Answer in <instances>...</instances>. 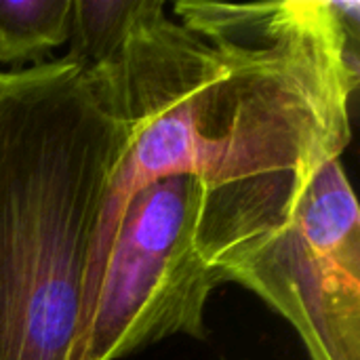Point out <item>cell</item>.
Segmentation results:
<instances>
[{"mask_svg": "<svg viewBox=\"0 0 360 360\" xmlns=\"http://www.w3.org/2000/svg\"><path fill=\"white\" fill-rule=\"evenodd\" d=\"M72 0H0V63H40L70 38Z\"/></svg>", "mask_w": 360, "mask_h": 360, "instance_id": "cell-6", "label": "cell"}, {"mask_svg": "<svg viewBox=\"0 0 360 360\" xmlns=\"http://www.w3.org/2000/svg\"><path fill=\"white\" fill-rule=\"evenodd\" d=\"M101 65L82 72L129 133L103 202L80 331L127 202L190 175L202 188L194 243L215 270L285 219L310 177L352 137L359 2H175ZM78 352V342H76Z\"/></svg>", "mask_w": 360, "mask_h": 360, "instance_id": "cell-1", "label": "cell"}, {"mask_svg": "<svg viewBox=\"0 0 360 360\" xmlns=\"http://www.w3.org/2000/svg\"><path fill=\"white\" fill-rule=\"evenodd\" d=\"M165 13L162 0H72L70 59L80 72L112 59L150 19Z\"/></svg>", "mask_w": 360, "mask_h": 360, "instance_id": "cell-5", "label": "cell"}, {"mask_svg": "<svg viewBox=\"0 0 360 360\" xmlns=\"http://www.w3.org/2000/svg\"><path fill=\"white\" fill-rule=\"evenodd\" d=\"M215 272L278 312L308 360H360V213L342 158L327 160L285 219Z\"/></svg>", "mask_w": 360, "mask_h": 360, "instance_id": "cell-4", "label": "cell"}, {"mask_svg": "<svg viewBox=\"0 0 360 360\" xmlns=\"http://www.w3.org/2000/svg\"><path fill=\"white\" fill-rule=\"evenodd\" d=\"M127 127L65 57L0 72V360H76Z\"/></svg>", "mask_w": 360, "mask_h": 360, "instance_id": "cell-2", "label": "cell"}, {"mask_svg": "<svg viewBox=\"0 0 360 360\" xmlns=\"http://www.w3.org/2000/svg\"><path fill=\"white\" fill-rule=\"evenodd\" d=\"M200 198L194 177L175 175L148 184L127 202L76 360H120L175 335L207 338L205 310L224 281L194 243Z\"/></svg>", "mask_w": 360, "mask_h": 360, "instance_id": "cell-3", "label": "cell"}]
</instances>
